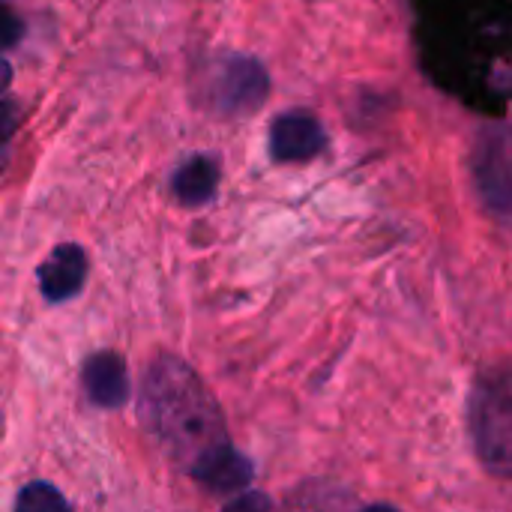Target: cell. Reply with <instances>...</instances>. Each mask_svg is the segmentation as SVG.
I'll return each instance as SVG.
<instances>
[{
    "label": "cell",
    "mask_w": 512,
    "mask_h": 512,
    "mask_svg": "<svg viewBox=\"0 0 512 512\" xmlns=\"http://www.w3.org/2000/svg\"><path fill=\"white\" fill-rule=\"evenodd\" d=\"M324 144V126L309 111H285L270 126V156L276 162H309L324 150Z\"/></svg>",
    "instance_id": "5b68a950"
},
{
    "label": "cell",
    "mask_w": 512,
    "mask_h": 512,
    "mask_svg": "<svg viewBox=\"0 0 512 512\" xmlns=\"http://www.w3.org/2000/svg\"><path fill=\"white\" fill-rule=\"evenodd\" d=\"M228 510H270L273 507V501L267 498V495H258V492H240V498H234V501H228L225 504Z\"/></svg>",
    "instance_id": "7c38bea8"
},
{
    "label": "cell",
    "mask_w": 512,
    "mask_h": 512,
    "mask_svg": "<svg viewBox=\"0 0 512 512\" xmlns=\"http://www.w3.org/2000/svg\"><path fill=\"white\" fill-rule=\"evenodd\" d=\"M138 414L150 438L186 474L213 450L231 444L219 402L189 363L159 354L144 375Z\"/></svg>",
    "instance_id": "6da1fadb"
},
{
    "label": "cell",
    "mask_w": 512,
    "mask_h": 512,
    "mask_svg": "<svg viewBox=\"0 0 512 512\" xmlns=\"http://www.w3.org/2000/svg\"><path fill=\"white\" fill-rule=\"evenodd\" d=\"M87 252L78 243H63L57 246L39 267V291L48 303H63L72 300L84 282H87Z\"/></svg>",
    "instance_id": "8992f818"
},
{
    "label": "cell",
    "mask_w": 512,
    "mask_h": 512,
    "mask_svg": "<svg viewBox=\"0 0 512 512\" xmlns=\"http://www.w3.org/2000/svg\"><path fill=\"white\" fill-rule=\"evenodd\" d=\"M270 75L246 54H231L213 75V108L225 117H246L267 102Z\"/></svg>",
    "instance_id": "3957f363"
},
{
    "label": "cell",
    "mask_w": 512,
    "mask_h": 512,
    "mask_svg": "<svg viewBox=\"0 0 512 512\" xmlns=\"http://www.w3.org/2000/svg\"><path fill=\"white\" fill-rule=\"evenodd\" d=\"M21 36H24V24H21V18H18L9 6H3V3H0V51H3V48L18 45V42H21Z\"/></svg>",
    "instance_id": "8fae6325"
},
{
    "label": "cell",
    "mask_w": 512,
    "mask_h": 512,
    "mask_svg": "<svg viewBox=\"0 0 512 512\" xmlns=\"http://www.w3.org/2000/svg\"><path fill=\"white\" fill-rule=\"evenodd\" d=\"M9 84H12V66H9V60L0 57V96L9 90Z\"/></svg>",
    "instance_id": "4fadbf2b"
},
{
    "label": "cell",
    "mask_w": 512,
    "mask_h": 512,
    "mask_svg": "<svg viewBox=\"0 0 512 512\" xmlns=\"http://www.w3.org/2000/svg\"><path fill=\"white\" fill-rule=\"evenodd\" d=\"M189 477L195 483H201L207 492H216V495H240L249 489L255 471H252V462L237 453L231 444L213 450L210 456H204L192 471Z\"/></svg>",
    "instance_id": "52a82bcc"
},
{
    "label": "cell",
    "mask_w": 512,
    "mask_h": 512,
    "mask_svg": "<svg viewBox=\"0 0 512 512\" xmlns=\"http://www.w3.org/2000/svg\"><path fill=\"white\" fill-rule=\"evenodd\" d=\"M174 195L186 204V207H201L207 204L216 189H219V162L213 156H192L186 159L171 183Z\"/></svg>",
    "instance_id": "9c48e42d"
},
{
    "label": "cell",
    "mask_w": 512,
    "mask_h": 512,
    "mask_svg": "<svg viewBox=\"0 0 512 512\" xmlns=\"http://www.w3.org/2000/svg\"><path fill=\"white\" fill-rule=\"evenodd\" d=\"M84 390L90 396L93 405L99 408H120L129 399V372H126V360L117 351H99L84 363L81 372Z\"/></svg>",
    "instance_id": "ba28073f"
},
{
    "label": "cell",
    "mask_w": 512,
    "mask_h": 512,
    "mask_svg": "<svg viewBox=\"0 0 512 512\" xmlns=\"http://www.w3.org/2000/svg\"><path fill=\"white\" fill-rule=\"evenodd\" d=\"M468 429L480 465L495 477H512V360L492 363L477 375Z\"/></svg>",
    "instance_id": "7a4b0ae2"
},
{
    "label": "cell",
    "mask_w": 512,
    "mask_h": 512,
    "mask_svg": "<svg viewBox=\"0 0 512 512\" xmlns=\"http://www.w3.org/2000/svg\"><path fill=\"white\" fill-rule=\"evenodd\" d=\"M474 180L483 201L501 213H512V132L486 129L474 153Z\"/></svg>",
    "instance_id": "277c9868"
},
{
    "label": "cell",
    "mask_w": 512,
    "mask_h": 512,
    "mask_svg": "<svg viewBox=\"0 0 512 512\" xmlns=\"http://www.w3.org/2000/svg\"><path fill=\"white\" fill-rule=\"evenodd\" d=\"M15 507L24 512H57L69 510V501L48 483H30L15 498Z\"/></svg>",
    "instance_id": "30bf717a"
}]
</instances>
